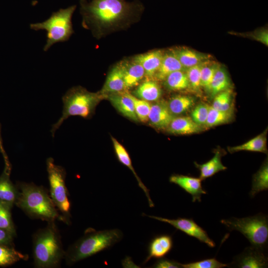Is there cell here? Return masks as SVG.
I'll return each mask as SVG.
<instances>
[{
	"instance_id": "52a82bcc",
	"label": "cell",
	"mask_w": 268,
	"mask_h": 268,
	"mask_svg": "<svg viewBox=\"0 0 268 268\" xmlns=\"http://www.w3.org/2000/svg\"><path fill=\"white\" fill-rule=\"evenodd\" d=\"M76 5L60 9L52 13L46 20L32 23L30 28L34 30H44L47 32V41L44 50L47 51L54 44L67 40L73 33L71 17Z\"/></svg>"
},
{
	"instance_id": "e0dca14e",
	"label": "cell",
	"mask_w": 268,
	"mask_h": 268,
	"mask_svg": "<svg viewBox=\"0 0 268 268\" xmlns=\"http://www.w3.org/2000/svg\"><path fill=\"white\" fill-rule=\"evenodd\" d=\"M202 126L196 123L190 117H174L167 128L170 133L174 134L186 135L200 133Z\"/></svg>"
},
{
	"instance_id": "8992f818",
	"label": "cell",
	"mask_w": 268,
	"mask_h": 268,
	"mask_svg": "<svg viewBox=\"0 0 268 268\" xmlns=\"http://www.w3.org/2000/svg\"><path fill=\"white\" fill-rule=\"evenodd\" d=\"M221 223L229 231L241 232L252 246L264 250L268 240V219L262 213L244 218L231 217L222 219Z\"/></svg>"
},
{
	"instance_id": "9a60e30c",
	"label": "cell",
	"mask_w": 268,
	"mask_h": 268,
	"mask_svg": "<svg viewBox=\"0 0 268 268\" xmlns=\"http://www.w3.org/2000/svg\"><path fill=\"white\" fill-rule=\"evenodd\" d=\"M163 54L164 52L162 51L157 50L138 55L133 59L142 66L145 75L151 78L154 77L157 71Z\"/></svg>"
},
{
	"instance_id": "d590c367",
	"label": "cell",
	"mask_w": 268,
	"mask_h": 268,
	"mask_svg": "<svg viewBox=\"0 0 268 268\" xmlns=\"http://www.w3.org/2000/svg\"><path fill=\"white\" fill-rule=\"evenodd\" d=\"M201 64L187 68L186 72L189 85L192 89L199 92L201 86Z\"/></svg>"
},
{
	"instance_id": "44dd1931",
	"label": "cell",
	"mask_w": 268,
	"mask_h": 268,
	"mask_svg": "<svg viewBox=\"0 0 268 268\" xmlns=\"http://www.w3.org/2000/svg\"><path fill=\"white\" fill-rule=\"evenodd\" d=\"M185 69L199 65L208 60L207 55L185 47L171 50Z\"/></svg>"
},
{
	"instance_id": "ffe728a7",
	"label": "cell",
	"mask_w": 268,
	"mask_h": 268,
	"mask_svg": "<svg viewBox=\"0 0 268 268\" xmlns=\"http://www.w3.org/2000/svg\"><path fill=\"white\" fill-rule=\"evenodd\" d=\"M125 89H128L138 85L145 75L142 66L134 60L122 62Z\"/></svg>"
},
{
	"instance_id": "4dcf8cb0",
	"label": "cell",
	"mask_w": 268,
	"mask_h": 268,
	"mask_svg": "<svg viewBox=\"0 0 268 268\" xmlns=\"http://www.w3.org/2000/svg\"><path fill=\"white\" fill-rule=\"evenodd\" d=\"M232 114L231 110L228 111L218 110L209 106L205 126L212 127L227 123L230 121Z\"/></svg>"
},
{
	"instance_id": "2e32d148",
	"label": "cell",
	"mask_w": 268,
	"mask_h": 268,
	"mask_svg": "<svg viewBox=\"0 0 268 268\" xmlns=\"http://www.w3.org/2000/svg\"><path fill=\"white\" fill-rule=\"evenodd\" d=\"M173 241L169 235H161L154 237L148 247V254L143 263L145 264L151 258H163L172 249Z\"/></svg>"
},
{
	"instance_id": "f1b7e54d",
	"label": "cell",
	"mask_w": 268,
	"mask_h": 268,
	"mask_svg": "<svg viewBox=\"0 0 268 268\" xmlns=\"http://www.w3.org/2000/svg\"><path fill=\"white\" fill-rule=\"evenodd\" d=\"M268 189V164L266 160L258 171L253 175L250 196L254 197L259 193Z\"/></svg>"
},
{
	"instance_id": "7a4b0ae2",
	"label": "cell",
	"mask_w": 268,
	"mask_h": 268,
	"mask_svg": "<svg viewBox=\"0 0 268 268\" xmlns=\"http://www.w3.org/2000/svg\"><path fill=\"white\" fill-rule=\"evenodd\" d=\"M65 255L61 235L55 221L48 222L45 227L33 235V256L36 268H58Z\"/></svg>"
},
{
	"instance_id": "d4e9b609",
	"label": "cell",
	"mask_w": 268,
	"mask_h": 268,
	"mask_svg": "<svg viewBox=\"0 0 268 268\" xmlns=\"http://www.w3.org/2000/svg\"><path fill=\"white\" fill-rule=\"evenodd\" d=\"M228 150L231 153L240 151H249L266 153H267V131L243 144L229 147Z\"/></svg>"
},
{
	"instance_id": "603a6c76",
	"label": "cell",
	"mask_w": 268,
	"mask_h": 268,
	"mask_svg": "<svg viewBox=\"0 0 268 268\" xmlns=\"http://www.w3.org/2000/svg\"><path fill=\"white\" fill-rule=\"evenodd\" d=\"M134 96L147 102H155L161 96V89L153 80H147L140 84L134 92Z\"/></svg>"
},
{
	"instance_id": "484cf974",
	"label": "cell",
	"mask_w": 268,
	"mask_h": 268,
	"mask_svg": "<svg viewBox=\"0 0 268 268\" xmlns=\"http://www.w3.org/2000/svg\"><path fill=\"white\" fill-rule=\"evenodd\" d=\"M231 81L226 70L218 67L210 83L208 91L212 97L218 93L230 89Z\"/></svg>"
},
{
	"instance_id": "cb8c5ba5",
	"label": "cell",
	"mask_w": 268,
	"mask_h": 268,
	"mask_svg": "<svg viewBox=\"0 0 268 268\" xmlns=\"http://www.w3.org/2000/svg\"><path fill=\"white\" fill-rule=\"evenodd\" d=\"M221 153L219 150L215 152L213 157L207 162L199 164L195 162L196 166L200 170V178L203 180L212 176L218 172L227 169L221 162Z\"/></svg>"
},
{
	"instance_id": "d6986e66",
	"label": "cell",
	"mask_w": 268,
	"mask_h": 268,
	"mask_svg": "<svg viewBox=\"0 0 268 268\" xmlns=\"http://www.w3.org/2000/svg\"><path fill=\"white\" fill-rule=\"evenodd\" d=\"M114 148L118 160L124 165L127 166L134 175L139 187L143 190L146 197H147L149 205L150 207H153L154 204L152 201L149 193V190L142 182L138 175L136 174L134 167L133 166L132 161L127 150L114 137H111Z\"/></svg>"
},
{
	"instance_id": "ba28073f",
	"label": "cell",
	"mask_w": 268,
	"mask_h": 268,
	"mask_svg": "<svg viewBox=\"0 0 268 268\" xmlns=\"http://www.w3.org/2000/svg\"><path fill=\"white\" fill-rule=\"evenodd\" d=\"M46 168L51 198L57 208L61 212L64 222L69 224L71 205L66 185V170L62 166L56 165L52 157L47 159Z\"/></svg>"
},
{
	"instance_id": "74e56055",
	"label": "cell",
	"mask_w": 268,
	"mask_h": 268,
	"mask_svg": "<svg viewBox=\"0 0 268 268\" xmlns=\"http://www.w3.org/2000/svg\"><path fill=\"white\" fill-rule=\"evenodd\" d=\"M209 105L201 103L197 105L192 110L191 118L197 124L205 126L207 118Z\"/></svg>"
},
{
	"instance_id": "60d3db41",
	"label": "cell",
	"mask_w": 268,
	"mask_h": 268,
	"mask_svg": "<svg viewBox=\"0 0 268 268\" xmlns=\"http://www.w3.org/2000/svg\"><path fill=\"white\" fill-rule=\"evenodd\" d=\"M251 37L266 46L268 45V33L266 29L261 30L251 34Z\"/></svg>"
},
{
	"instance_id": "30bf717a",
	"label": "cell",
	"mask_w": 268,
	"mask_h": 268,
	"mask_svg": "<svg viewBox=\"0 0 268 268\" xmlns=\"http://www.w3.org/2000/svg\"><path fill=\"white\" fill-rule=\"evenodd\" d=\"M264 250L250 246L246 248L233 261L227 265L228 267L239 268H267L268 259L264 253Z\"/></svg>"
},
{
	"instance_id": "4fadbf2b",
	"label": "cell",
	"mask_w": 268,
	"mask_h": 268,
	"mask_svg": "<svg viewBox=\"0 0 268 268\" xmlns=\"http://www.w3.org/2000/svg\"><path fill=\"white\" fill-rule=\"evenodd\" d=\"M107 98L113 106L123 115L135 122L138 121L136 115L132 99L126 91L107 95Z\"/></svg>"
},
{
	"instance_id": "836d02e7",
	"label": "cell",
	"mask_w": 268,
	"mask_h": 268,
	"mask_svg": "<svg viewBox=\"0 0 268 268\" xmlns=\"http://www.w3.org/2000/svg\"><path fill=\"white\" fill-rule=\"evenodd\" d=\"M232 93L230 89L216 94L214 97L212 107L217 110L228 111L231 110Z\"/></svg>"
},
{
	"instance_id": "8d00e7d4",
	"label": "cell",
	"mask_w": 268,
	"mask_h": 268,
	"mask_svg": "<svg viewBox=\"0 0 268 268\" xmlns=\"http://www.w3.org/2000/svg\"><path fill=\"white\" fill-rule=\"evenodd\" d=\"M181 266L183 268H222L227 267V265L212 258L188 264L181 263Z\"/></svg>"
},
{
	"instance_id": "f35d334b",
	"label": "cell",
	"mask_w": 268,
	"mask_h": 268,
	"mask_svg": "<svg viewBox=\"0 0 268 268\" xmlns=\"http://www.w3.org/2000/svg\"><path fill=\"white\" fill-rule=\"evenodd\" d=\"M155 268H180L181 263L165 258H160L153 265Z\"/></svg>"
},
{
	"instance_id": "5b68a950",
	"label": "cell",
	"mask_w": 268,
	"mask_h": 268,
	"mask_svg": "<svg viewBox=\"0 0 268 268\" xmlns=\"http://www.w3.org/2000/svg\"><path fill=\"white\" fill-rule=\"evenodd\" d=\"M104 98L99 92H91L81 87H73L62 97L64 104L62 116L52 125L51 133L54 136L56 131L65 120L70 116H78L89 118L93 114L95 107Z\"/></svg>"
},
{
	"instance_id": "e575fe53",
	"label": "cell",
	"mask_w": 268,
	"mask_h": 268,
	"mask_svg": "<svg viewBox=\"0 0 268 268\" xmlns=\"http://www.w3.org/2000/svg\"><path fill=\"white\" fill-rule=\"evenodd\" d=\"M129 95L133 101L135 112L138 120L143 123L147 122L151 104L149 102L139 99L129 93Z\"/></svg>"
},
{
	"instance_id": "7402d4cb",
	"label": "cell",
	"mask_w": 268,
	"mask_h": 268,
	"mask_svg": "<svg viewBox=\"0 0 268 268\" xmlns=\"http://www.w3.org/2000/svg\"><path fill=\"white\" fill-rule=\"evenodd\" d=\"M185 68L172 50L164 53L160 66L154 77L158 80H164L171 73L184 70Z\"/></svg>"
},
{
	"instance_id": "f546056e",
	"label": "cell",
	"mask_w": 268,
	"mask_h": 268,
	"mask_svg": "<svg viewBox=\"0 0 268 268\" xmlns=\"http://www.w3.org/2000/svg\"><path fill=\"white\" fill-rule=\"evenodd\" d=\"M164 81L166 87L173 91L183 90L190 86L186 73L183 70L171 73Z\"/></svg>"
},
{
	"instance_id": "3957f363",
	"label": "cell",
	"mask_w": 268,
	"mask_h": 268,
	"mask_svg": "<svg viewBox=\"0 0 268 268\" xmlns=\"http://www.w3.org/2000/svg\"><path fill=\"white\" fill-rule=\"evenodd\" d=\"M118 229L96 231L89 228L84 235L70 245L65 252V259L68 266L108 249L123 238Z\"/></svg>"
},
{
	"instance_id": "7bdbcfd3",
	"label": "cell",
	"mask_w": 268,
	"mask_h": 268,
	"mask_svg": "<svg viewBox=\"0 0 268 268\" xmlns=\"http://www.w3.org/2000/svg\"><path fill=\"white\" fill-rule=\"evenodd\" d=\"M81 3H82L85 2V0H80Z\"/></svg>"
},
{
	"instance_id": "83f0119b",
	"label": "cell",
	"mask_w": 268,
	"mask_h": 268,
	"mask_svg": "<svg viewBox=\"0 0 268 268\" xmlns=\"http://www.w3.org/2000/svg\"><path fill=\"white\" fill-rule=\"evenodd\" d=\"M27 255L17 251L13 246L0 245V267H7L21 260H27Z\"/></svg>"
},
{
	"instance_id": "b9f144b4",
	"label": "cell",
	"mask_w": 268,
	"mask_h": 268,
	"mask_svg": "<svg viewBox=\"0 0 268 268\" xmlns=\"http://www.w3.org/2000/svg\"><path fill=\"white\" fill-rule=\"evenodd\" d=\"M0 151L1 153L4 160L5 167L7 168L11 169L10 162L8 160V157L6 155V153L3 147L2 139V137L1 135L0 125Z\"/></svg>"
},
{
	"instance_id": "4316f807",
	"label": "cell",
	"mask_w": 268,
	"mask_h": 268,
	"mask_svg": "<svg viewBox=\"0 0 268 268\" xmlns=\"http://www.w3.org/2000/svg\"><path fill=\"white\" fill-rule=\"evenodd\" d=\"M195 103L193 97L187 95H176L167 102L170 113L175 117L188 111Z\"/></svg>"
},
{
	"instance_id": "9c48e42d",
	"label": "cell",
	"mask_w": 268,
	"mask_h": 268,
	"mask_svg": "<svg viewBox=\"0 0 268 268\" xmlns=\"http://www.w3.org/2000/svg\"><path fill=\"white\" fill-rule=\"evenodd\" d=\"M145 216L167 223L176 229L185 233L188 235L193 237L200 242L206 244L209 247L213 248L215 246V243L209 237L207 232L198 225L192 218H178L177 219H168L146 214Z\"/></svg>"
},
{
	"instance_id": "5bb4252c",
	"label": "cell",
	"mask_w": 268,
	"mask_h": 268,
	"mask_svg": "<svg viewBox=\"0 0 268 268\" xmlns=\"http://www.w3.org/2000/svg\"><path fill=\"white\" fill-rule=\"evenodd\" d=\"M126 90L122 63L114 66L108 74L102 89L99 92L104 96L124 92Z\"/></svg>"
},
{
	"instance_id": "277c9868",
	"label": "cell",
	"mask_w": 268,
	"mask_h": 268,
	"mask_svg": "<svg viewBox=\"0 0 268 268\" xmlns=\"http://www.w3.org/2000/svg\"><path fill=\"white\" fill-rule=\"evenodd\" d=\"M84 18L98 26H109L141 9L138 3L125 0H92L81 3Z\"/></svg>"
},
{
	"instance_id": "d6a6232c",
	"label": "cell",
	"mask_w": 268,
	"mask_h": 268,
	"mask_svg": "<svg viewBox=\"0 0 268 268\" xmlns=\"http://www.w3.org/2000/svg\"><path fill=\"white\" fill-rule=\"evenodd\" d=\"M11 208L10 206L0 201V228L15 236V228L11 217Z\"/></svg>"
},
{
	"instance_id": "ac0fdd59",
	"label": "cell",
	"mask_w": 268,
	"mask_h": 268,
	"mask_svg": "<svg viewBox=\"0 0 268 268\" xmlns=\"http://www.w3.org/2000/svg\"><path fill=\"white\" fill-rule=\"evenodd\" d=\"M10 170L4 168L0 176V201L13 207L18 197V189L10 179Z\"/></svg>"
},
{
	"instance_id": "8fae6325",
	"label": "cell",
	"mask_w": 268,
	"mask_h": 268,
	"mask_svg": "<svg viewBox=\"0 0 268 268\" xmlns=\"http://www.w3.org/2000/svg\"><path fill=\"white\" fill-rule=\"evenodd\" d=\"M201 181L200 178L179 174L172 175L169 178L170 183L177 185L192 196L193 202H201V195L207 193L202 188Z\"/></svg>"
},
{
	"instance_id": "7c38bea8",
	"label": "cell",
	"mask_w": 268,
	"mask_h": 268,
	"mask_svg": "<svg viewBox=\"0 0 268 268\" xmlns=\"http://www.w3.org/2000/svg\"><path fill=\"white\" fill-rule=\"evenodd\" d=\"M174 117L170 113L167 102L160 101L151 104L148 121L154 127L166 129Z\"/></svg>"
},
{
	"instance_id": "ab89813d",
	"label": "cell",
	"mask_w": 268,
	"mask_h": 268,
	"mask_svg": "<svg viewBox=\"0 0 268 268\" xmlns=\"http://www.w3.org/2000/svg\"><path fill=\"white\" fill-rule=\"evenodd\" d=\"M15 235L11 233L0 228V245H13V238Z\"/></svg>"
},
{
	"instance_id": "6da1fadb",
	"label": "cell",
	"mask_w": 268,
	"mask_h": 268,
	"mask_svg": "<svg viewBox=\"0 0 268 268\" xmlns=\"http://www.w3.org/2000/svg\"><path fill=\"white\" fill-rule=\"evenodd\" d=\"M18 197L15 205L29 217L47 222L64 220L58 212L51 196L44 187L33 183H17Z\"/></svg>"
},
{
	"instance_id": "1f68e13d",
	"label": "cell",
	"mask_w": 268,
	"mask_h": 268,
	"mask_svg": "<svg viewBox=\"0 0 268 268\" xmlns=\"http://www.w3.org/2000/svg\"><path fill=\"white\" fill-rule=\"evenodd\" d=\"M218 65L207 60L201 63V86L207 91L214 77Z\"/></svg>"
}]
</instances>
